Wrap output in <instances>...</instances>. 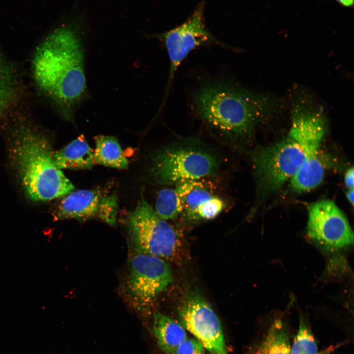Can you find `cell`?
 Listing matches in <instances>:
<instances>
[{
    "mask_svg": "<svg viewBox=\"0 0 354 354\" xmlns=\"http://www.w3.org/2000/svg\"><path fill=\"white\" fill-rule=\"evenodd\" d=\"M154 210L164 220L176 219L183 211L182 202L176 189L161 190L157 195Z\"/></svg>",
    "mask_w": 354,
    "mask_h": 354,
    "instance_id": "obj_17",
    "label": "cell"
},
{
    "mask_svg": "<svg viewBox=\"0 0 354 354\" xmlns=\"http://www.w3.org/2000/svg\"><path fill=\"white\" fill-rule=\"evenodd\" d=\"M118 212L117 196L99 189L72 191L61 200L55 212L56 220L97 218L111 225L116 224Z\"/></svg>",
    "mask_w": 354,
    "mask_h": 354,
    "instance_id": "obj_10",
    "label": "cell"
},
{
    "mask_svg": "<svg viewBox=\"0 0 354 354\" xmlns=\"http://www.w3.org/2000/svg\"><path fill=\"white\" fill-rule=\"evenodd\" d=\"M307 232L322 248L336 250L353 243L354 234L344 214L330 200H322L308 206Z\"/></svg>",
    "mask_w": 354,
    "mask_h": 354,
    "instance_id": "obj_8",
    "label": "cell"
},
{
    "mask_svg": "<svg viewBox=\"0 0 354 354\" xmlns=\"http://www.w3.org/2000/svg\"><path fill=\"white\" fill-rule=\"evenodd\" d=\"M290 338L286 323L281 318H276L264 331L249 354H290Z\"/></svg>",
    "mask_w": 354,
    "mask_h": 354,
    "instance_id": "obj_14",
    "label": "cell"
},
{
    "mask_svg": "<svg viewBox=\"0 0 354 354\" xmlns=\"http://www.w3.org/2000/svg\"><path fill=\"white\" fill-rule=\"evenodd\" d=\"M346 197L351 205L354 204V188L349 189L346 192Z\"/></svg>",
    "mask_w": 354,
    "mask_h": 354,
    "instance_id": "obj_22",
    "label": "cell"
},
{
    "mask_svg": "<svg viewBox=\"0 0 354 354\" xmlns=\"http://www.w3.org/2000/svg\"><path fill=\"white\" fill-rule=\"evenodd\" d=\"M168 263L157 257L131 253L125 290L134 307L148 309L157 297L173 282Z\"/></svg>",
    "mask_w": 354,
    "mask_h": 354,
    "instance_id": "obj_6",
    "label": "cell"
},
{
    "mask_svg": "<svg viewBox=\"0 0 354 354\" xmlns=\"http://www.w3.org/2000/svg\"><path fill=\"white\" fill-rule=\"evenodd\" d=\"M304 158L300 145L290 137L261 149L253 162L262 189L267 193L279 189L296 174Z\"/></svg>",
    "mask_w": 354,
    "mask_h": 354,
    "instance_id": "obj_7",
    "label": "cell"
},
{
    "mask_svg": "<svg viewBox=\"0 0 354 354\" xmlns=\"http://www.w3.org/2000/svg\"><path fill=\"white\" fill-rule=\"evenodd\" d=\"M218 168L216 158L207 152L178 147L158 152L153 158L150 173L158 183L178 184L212 176Z\"/></svg>",
    "mask_w": 354,
    "mask_h": 354,
    "instance_id": "obj_5",
    "label": "cell"
},
{
    "mask_svg": "<svg viewBox=\"0 0 354 354\" xmlns=\"http://www.w3.org/2000/svg\"><path fill=\"white\" fill-rule=\"evenodd\" d=\"M182 326L211 354H228L220 320L200 294H191L178 311Z\"/></svg>",
    "mask_w": 354,
    "mask_h": 354,
    "instance_id": "obj_9",
    "label": "cell"
},
{
    "mask_svg": "<svg viewBox=\"0 0 354 354\" xmlns=\"http://www.w3.org/2000/svg\"><path fill=\"white\" fill-rule=\"evenodd\" d=\"M38 86L69 120L86 95L84 52L79 28L62 26L52 31L37 48L32 62Z\"/></svg>",
    "mask_w": 354,
    "mask_h": 354,
    "instance_id": "obj_1",
    "label": "cell"
},
{
    "mask_svg": "<svg viewBox=\"0 0 354 354\" xmlns=\"http://www.w3.org/2000/svg\"><path fill=\"white\" fill-rule=\"evenodd\" d=\"M162 37L170 62L166 95L176 71L185 59L196 48L213 41L214 39L205 28L201 10L195 12L186 22L165 33Z\"/></svg>",
    "mask_w": 354,
    "mask_h": 354,
    "instance_id": "obj_11",
    "label": "cell"
},
{
    "mask_svg": "<svg viewBox=\"0 0 354 354\" xmlns=\"http://www.w3.org/2000/svg\"><path fill=\"white\" fill-rule=\"evenodd\" d=\"M354 168H349L346 172L344 177V180L346 186L349 189L354 188Z\"/></svg>",
    "mask_w": 354,
    "mask_h": 354,
    "instance_id": "obj_21",
    "label": "cell"
},
{
    "mask_svg": "<svg viewBox=\"0 0 354 354\" xmlns=\"http://www.w3.org/2000/svg\"><path fill=\"white\" fill-rule=\"evenodd\" d=\"M10 155L28 196L48 201L64 196L74 186L54 162L51 145L43 136L22 126L14 133Z\"/></svg>",
    "mask_w": 354,
    "mask_h": 354,
    "instance_id": "obj_3",
    "label": "cell"
},
{
    "mask_svg": "<svg viewBox=\"0 0 354 354\" xmlns=\"http://www.w3.org/2000/svg\"><path fill=\"white\" fill-rule=\"evenodd\" d=\"M94 161L107 167L125 169L128 161L118 140L111 136L97 135L94 138Z\"/></svg>",
    "mask_w": 354,
    "mask_h": 354,
    "instance_id": "obj_16",
    "label": "cell"
},
{
    "mask_svg": "<svg viewBox=\"0 0 354 354\" xmlns=\"http://www.w3.org/2000/svg\"></svg>",
    "mask_w": 354,
    "mask_h": 354,
    "instance_id": "obj_24",
    "label": "cell"
},
{
    "mask_svg": "<svg viewBox=\"0 0 354 354\" xmlns=\"http://www.w3.org/2000/svg\"><path fill=\"white\" fill-rule=\"evenodd\" d=\"M153 331L159 347L166 354H173L187 338L185 329L181 324L156 312L153 313Z\"/></svg>",
    "mask_w": 354,
    "mask_h": 354,
    "instance_id": "obj_15",
    "label": "cell"
},
{
    "mask_svg": "<svg viewBox=\"0 0 354 354\" xmlns=\"http://www.w3.org/2000/svg\"><path fill=\"white\" fill-rule=\"evenodd\" d=\"M53 158L60 170L90 169L95 162L94 153L83 135L54 152Z\"/></svg>",
    "mask_w": 354,
    "mask_h": 354,
    "instance_id": "obj_13",
    "label": "cell"
},
{
    "mask_svg": "<svg viewBox=\"0 0 354 354\" xmlns=\"http://www.w3.org/2000/svg\"><path fill=\"white\" fill-rule=\"evenodd\" d=\"M173 354H205V348L197 339L187 338L177 347Z\"/></svg>",
    "mask_w": 354,
    "mask_h": 354,
    "instance_id": "obj_20",
    "label": "cell"
},
{
    "mask_svg": "<svg viewBox=\"0 0 354 354\" xmlns=\"http://www.w3.org/2000/svg\"><path fill=\"white\" fill-rule=\"evenodd\" d=\"M15 90L14 73L0 56V116L11 103Z\"/></svg>",
    "mask_w": 354,
    "mask_h": 354,
    "instance_id": "obj_18",
    "label": "cell"
},
{
    "mask_svg": "<svg viewBox=\"0 0 354 354\" xmlns=\"http://www.w3.org/2000/svg\"><path fill=\"white\" fill-rule=\"evenodd\" d=\"M340 3L346 6H350L354 3V0H337Z\"/></svg>",
    "mask_w": 354,
    "mask_h": 354,
    "instance_id": "obj_23",
    "label": "cell"
},
{
    "mask_svg": "<svg viewBox=\"0 0 354 354\" xmlns=\"http://www.w3.org/2000/svg\"><path fill=\"white\" fill-rule=\"evenodd\" d=\"M290 354H320L312 332L303 320H300L299 328L292 344Z\"/></svg>",
    "mask_w": 354,
    "mask_h": 354,
    "instance_id": "obj_19",
    "label": "cell"
},
{
    "mask_svg": "<svg viewBox=\"0 0 354 354\" xmlns=\"http://www.w3.org/2000/svg\"><path fill=\"white\" fill-rule=\"evenodd\" d=\"M127 226L131 253L170 259L178 250L180 241L177 231L143 198L129 214Z\"/></svg>",
    "mask_w": 354,
    "mask_h": 354,
    "instance_id": "obj_4",
    "label": "cell"
},
{
    "mask_svg": "<svg viewBox=\"0 0 354 354\" xmlns=\"http://www.w3.org/2000/svg\"><path fill=\"white\" fill-rule=\"evenodd\" d=\"M176 188L183 204V211L192 219L209 220L223 210L224 201L199 180L177 184Z\"/></svg>",
    "mask_w": 354,
    "mask_h": 354,
    "instance_id": "obj_12",
    "label": "cell"
},
{
    "mask_svg": "<svg viewBox=\"0 0 354 354\" xmlns=\"http://www.w3.org/2000/svg\"><path fill=\"white\" fill-rule=\"evenodd\" d=\"M197 114L211 127L234 138L250 136L260 123L280 110L278 99L216 81L202 86L194 101Z\"/></svg>",
    "mask_w": 354,
    "mask_h": 354,
    "instance_id": "obj_2",
    "label": "cell"
}]
</instances>
